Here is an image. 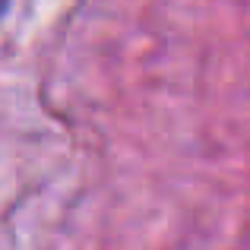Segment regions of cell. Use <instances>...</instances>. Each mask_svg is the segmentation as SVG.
<instances>
[{"mask_svg":"<svg viewBox=\"0 0 250 250\" xmlns=\"http://www.w3.org/2000/svg\"><path fill=\"white\" fill-rule=\"evenodd\" d=\"M6 13H10V0H0V19H3Z\"/></svg>","mask_w":250,"mask_h":250,"instance_id":"6da1fadb","label":"cell"}]
</instances>
